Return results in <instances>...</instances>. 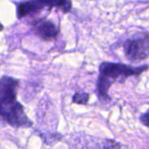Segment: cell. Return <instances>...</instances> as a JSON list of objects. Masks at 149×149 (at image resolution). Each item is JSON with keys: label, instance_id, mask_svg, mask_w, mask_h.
<instances>
[{"label": "cell", "instance_id": "obj_1", "mask_svg": "<svg viewBox=\"0 0 149 149\" xmlns=\"http://www.w3.org/2000/svg\"><path fill=\"white\" fill-rule=\"evenodd\" d=\"M148 67V65L133 67L124 64L103 62L100 65V74L96 88L99 100L109 101L111 99L108 95V91L114 83H123L128 77L140 76Z\"/></svg>", "mask_w": 149, "mask_h": 149}, {"label": "cell", "instance_id": "obj_2", "mask_svg": "<svg viewBox=\"0 0 149 149\" xmlns=\"http://www.w3.org/2000/svg\"><path fill=\"white\" fill-rule=\"evenodd\" d=\"M126 58L131 62H141L149 57V34L139 32L128 38L123 44Z\"/></svg>", "mask_w": 149, "mask_h": 149}, {"label": "cell", "instance_id": "obj_3", "mask_svg": "<svg viewBox=\"0 0 149 149\" xmlns=\"http://www.w3.org/2000/svg\"><path fill=\"white\" fill-rule=\"evenodd\" d=\"M0 121L13 127L30 126L31 122L24 112L23 106L16 100L0 102Z\"/></svg>", "mask_w": 149, "mask_h": 149}, {"label": "cell", "instance_id": "obj_7", "mask_svg": "<svg viewBox=\"0 0 149 149\" xmlns=\"http://www.w3.org/2000/svg\"><path fill=\"white\" fill-rule=\"evenodd\" d=\"M90 149H120V145L115 141L104 139L95 142Z\"/></svg>", "mask_w": 149, "mask_h": 149}, {"label": "cell", "instance_id": "obj_5", "mask_svg": "<svg viewBox=\"0 0 149 149\" xmlns=\"http://www.w3.org/2000/svg\"><path fill=\"white\" fill-rule=\"evenodd\" d=\"M19 82L10 77H3L0 79V102L16 100L17 89Z\"/></svg>", "mask_w": 149, "mask_h": 149}, {"label": "cell", "instance_id": "obj_9", "mask_svg": "<svg viewBox=\"0 0 149 149\" xmlns=\"http://www.w3.org/2000/svg\"><path fill=\"white\" fill-rule=\"evenodd\" d=\"M140 120L141 121V123L146 126V127H149V109L143 114L141 115L140 117Z\"/></svg>", "mask_w": 149, "mask_h": 149}, {"label": "cell", "instance_id": "obj_10", "mask_svg": "<svg viewBox=\"0 0 149 149\" xmlns=\"http://www.w3.org/2000/svg\"><path fill=\"white\" fill-rule=\"evenodd\" d=\"M1 29H2V25L0 24V30H1Z\"/></svg>", "mask_w": 149, "mask_h": 149}, {"label": "cell", "instance_id": "obj_8", "mask_svg": "<svg viewBox=\"0 0 149 149\" xmlns=\"http://www.w3.org/2000/svg\"><path fill=\"white\" fill-rule=\"evenodd\" d=\"M90 99V95L86 93H76L72 97V102L79 105H86Z\"/></svg>", "mask_w": 149, "mask_h": 149}, {"label": "cell", "instance_id": "obj_4", "mask_svg": "<svg viewBox=\"0 0 149 149\" xmlns=\"http://www.w3.org/2000/svg\"><path fill=\"white\" fill-rule=\"evenodd\" d=\"M44 7H58L60 8L64 12H68L71 10L72 3L70 1H31L24 2L18 4L17 14L18 18H22L24 16L35 12Z\"/></svg>", "mask_w": 149, "mask_h": 149}, {"label": "cell", "instance_id": "obj_6", "mask_svg": "<svg viewBox=\"0 0 149 149\" xmlns=\"http://www.w3.org/2000/svg\"><path fill=\"white\" fill-rule=\"evenodd\" d=\"M34 30L36 34L44 40H51L55 38L59 33V29L49 20H40L38 21L35 26Z\"/></svg>", "mask_w": 149, "mask_h": 149}]
</instances>
